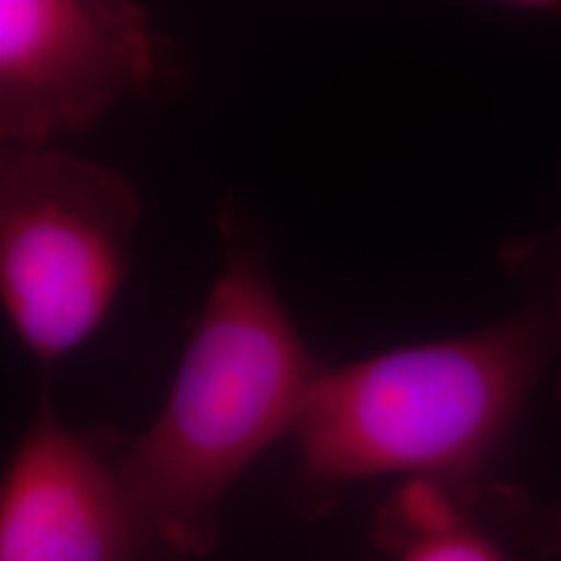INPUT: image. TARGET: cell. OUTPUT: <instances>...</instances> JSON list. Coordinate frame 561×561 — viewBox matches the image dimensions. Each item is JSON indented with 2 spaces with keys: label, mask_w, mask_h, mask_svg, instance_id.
Here are the masks:
<instances>
[{
  "label": "cell",
  "mask_w": 561,
  "mask_h": 561,
  "mask_svg": "<svg viewBox=\"0 0 561 561\" xmlns=\"http://www.w3.org/2000/svg\"><path fill=\"white\" fill-rule=\"evenodd\" d=\"M371 536L392 561H512L481 507L430 481H405L377 510Z\"/></svg>",
  "instance_id": "6"
},
{
  "label": "cell",
  "mask_w": 561,
  "mask_h": 561,
  "mask_svg": "<svg viewBox=\"0 0 561 561\" xmlns=\"http://www.w3.org/2000/svg\"><path fill=\"white\" fill-rule=\"evenodd\" d=\"M123 439L68 426L47 392L0 486V561H191L140 502Z\"/></svg>",
  "instance_id": "5"
},
{
  "label": "cell",
  "mask_w": 561,
  "mask_h": 561,
  "mask_svg": "<svg viewBox=\"0 0 561 561\" xmlns=\"http://www.w3.org/2000/svg\"><path fill=\"white\" fill-rule=\"evenodd\" d=\"M140 201L128 178L60 149L0 157V301L42 364L87 343L130 268Z\"/></svg>",
  "instance_id": "3"
},
{
  "label": "cell",
  "mask_w": 561,
  "mask_h": 561,
  "mask_svg": "<svg viewBox=\"0 0 561 561\" xmlns=\"http://www.w3.org/2000/svg\"><path fill=\"white\" fill-rule=\"evenodd\" d=\"M191 58L128 0L0 3V144L53 149L125 96L178 94Z\"/></svg>",
  "instance_id": "4"
},
{
  "label": "cell",
  "mask_w": 561,
  "mask_h": 561,
  "mask_svg": "<svg viewBox=\"0 0 561 561\" xmlns=\"http://www.w3.org/2000/svg\"><path fill=\"white\" fill-rule=\"evenodd\" d=\"M559 396H561V380H559Z\"/></svg>",
  "instance_id": "8"
},
{
  "label": "cell",
  "mask_w": 561,
  "mask_h": 561,
  "mask_svg": "<svg viewBox=\"0 0 561 561\" xmlns=\"http://www.w3.org/2000/svg\"><path fill=\"white\" fill-rule=\"evenodd\" d=\"M530 294L481 331L328 367L294 430L301 510L403 476L481 507L533 390L561 354V240L512 257Z\"/></svg>",
  "instance_id": "1"
},
{
  "label": "cell",
  "mask_w": 561,
  "mask_h": 561,
  "mask_svg": "<svg viewBox=\"0 0 561 561\" xmlns=\"http://www.w3.org/2000/svg\"><path fill=\"white\" fill-rule=\"evenodd\" d=\"M216 224L221 268L170 396L121 450L125 479L191 561L219 546L227 491L273 442L294 437L328 369L278 297L255 219L227 198Z\"/></svg>",
  "instance_id": "2"
},
{
  "label": "cell",
  "mask_w": 561,
  "mask_h": 561,
  "mask_svg": "<svg viewBox=\"0 0 561 561\" xmlns=\"http://www.w3.org/2000/svg\"><path fill=\"white\" fill-rule=\"evenodd\" d=\"M536 559H561V504H541L520 489L496 483L481 504Z\"/></svg>",
  "instance_id": "7"
}]
</instances>
